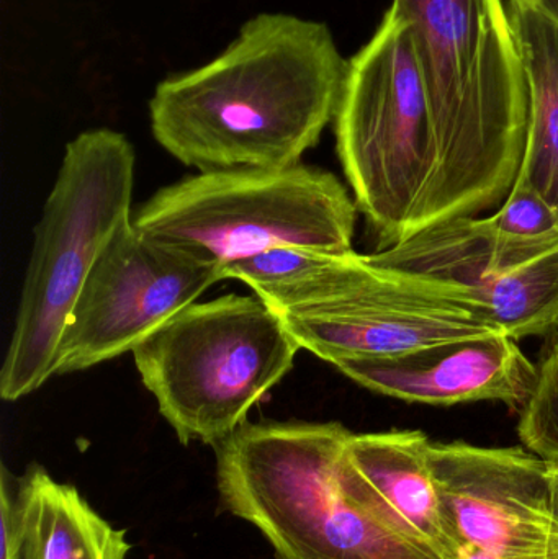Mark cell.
<instances>
[{"mask_svg": "<svg viewBox=\"0 0 558 559\" xmlns=\"http://www.w3.org/2000/svg\"><path fill=\"white\" fill-rule=\"evenodd\" d=\"M461 559H497V558L490 557V555H487V554H482V551L468 550V551H465L464 555H462Z\"/></svg>", "mask_w": 558, "mask_h": 559, "instance_id": "7402d4cb", "label": "cell"}, {"mask_svg": "<svg viewBox=\"0 0 558 559\" xmlns=\"http://www.w3.org/2000/svg\"><path fill=\"white\" fill-rule=\"evenodd\" d=\"M488 222L498 231L517 238H546L558 233L556 210L521 177Z\"/></svg>", "mask_w": 558, "mask_h": 559, "instance_id": "ac0fdd59", "label": "cell"}, {"mask_svg": "<svg viewBox=\"0 0 558 559\" xmlns=\"http://www.w3.org/2000/svg\"><path fill=\"white\" fill-rule=\"evenodd\" d=\"M222 272L183 258L124 225L102 251L62 332L56 374L88 370L133 352Z\"/></svg>", "mask_w": 558, "mask_h": 559, "instance_id": "9c48e42d", "label": "cell"}, {"mask_svg": "<svg viewBox=\"0 0 558 559\" xmlns=\"http://www.w3.org/2000/svg\"><path fill=\"white\" fill-rule=\"evenodd\" d=\"M530 91L526 150L518 177L558 215V22L543 9L508 3Z\"/></svg>", "mask_w": 558, "mask_h": 559, "instance_id": "9a60e30c", "label": "cell"}, {"mask_svg": "<svg viewBox=\"0 0 558 559\" xmlns=\"http://www.w3.org/2000/svg\"><path fill=\"white\" fill-rule=\"evenodd\" d=\"M252 292L274 309L300 350L334 367L504 334L455 286L379 267L354 251L323 254L304 274Z\"/></svg>", "mask_w": 558, "mask_h": 559, "instance_id": "ba28073f", "label": "cell"}, {"mask_svg": "<svg viewBox=\"0 0 558 559\" xmlns=\"http://www.w3.org/2000/svg\"><path fill=\"white\" fill-rule=\"evenodd\" d=\"M429 445L419 430L353 433L341 462V485L406 540L442 559H461L442 514Z\"/></svg>", "mask_w": 558, "mask_h": 559, "instance_id": "7c38bea8", "label": "cell"}, {"mask_svg": "<svg viewBox=\"0 0 558 559\" xmlns=\"http://www.w3.org/2000/svg\"><path fill=\"white\" fill-rule=\"evenodd\" d=\"M346 72L324 23L259 13L215 59L157 84L151 131L199 174L290 169L334 120Z\"/></svg>", "mask_w": 558, "mask_h": 559, "instance_id": "6da1fadb", "label": "cell"}, {"mask_svg": "<svg viewBox=\"0 0 558 559\" xmlns=\"http://www.w3.org/2000/svg\"><path fill=\"white\" fill-rule=\"evenodd\" d=\"M553 463V481H554V515L558 522V462Z\"/></svg>", "mask_w": 558, "mask_h": 559, "instance_id": "d6986e66", "label": "cell"}, {"mask_svg": "<svg viewBox=\"0 0 558 559\" xmlns=\"http://www.w3.org/2000/svg\"><path fill=\"white\" fill-rule=\"evenodd\" d=\"M408 23L435 124L419 229L504 202L526 150L530 91L503 0H392ZM416 235V233H415Z\"/></svg>", "mask_w": 558, "mask_h": 559, "instance_id": "7a4b0ae2", "label": "cell"}, {"mask_svg": "<svg viewBox=\"0 0 558 559\" xmlns=\"http://www.w3.org/2000/svg\"><path fill=\"white\" fill-rule=\"evenodd\" d=\"M442 514L459 554L558 559L553 463L523 449L429 445Z\"/></svg>", "mask_w": 558, "mask_h": 559, "instance_id": "30bf717a", "label": "cell"}, {"mask_svg": "<svg viewBox=\"0 0 558 559\" xmlns=\"http://www.w3.org/2000/svg\"><path fill=\"white\" fill-rule=\"evenodd\" d=\"M373 393L406 403L454 406L498 401L521 411L536 383L537 367L507 334L439 342L390 357L336 365Z\"/></svg>", "mask_w": 558, "mask_h": 559, "instance_id": "8fae6325", "label": "cell"}, {"mask_svg": "<svg viewBox=\"0 0 558 559\" xmlns=\"http://www.w3.org/2000/svg\"><path fill=\"white\" fill-rule=\"evenodd\" d=\"M298 350L274 309L254 293L193 302L131 354L180 443L216 447L294 368Z\"/></svg>", "mask_w": 558, "mask_h": 559, "instance_id": "8992f818", "label": "cell"}, {"mask_svg": "<svg viewBox=\"0 0 558 559\" xmlns=\"http://www.w3.org/2000/svg\"><path fill=\"white\" fill-rule=\"evenodd\" d=\"M136 154L110 128L66 146L35 228L15 328L0 373L3 401L22 400L56 377L59 344L85 280L110 239L133 222Z\"/></svg>", "mask_w": 558, "mask_h": 559, "instance_id": "277c9868", "label": "cell"}, {"mask_svg": "<svg viewBox=\"0 0 558 559\" xmlns=\"http://www.w3.org/2000/svg\"><path fill=\"white\" fill-rule=\"evenodd\" d=\"M336 150L379 251L418 233L435 179V124L408 23L387 12L347 61Z\"/></svg>", "mask_w": 558, "mask_h": 559, "instance_id": "52a82bcc", "label": "cell"}, {"mask_svg": "<svg viewBox=\"0 0 558 559\" xmlns=\"http://www.w3.org/2000/svg\"><path fill=\"white\" fill-rule=\"evenodd\" d=\"M337 423L242 424L215 447L226 511L254 525L278 559H442L347 496Z\"/></svg>", "mask_w": 558, "mask_h": 559, "instance_id": "3957f363", "label": "cell"}, {"mask_svg": "<svg viewBox=\"0 0 558 559\" xmlns=\"http://www.w3.org/2000/svg\"><path fill=\"white\" fill-rule=\"evenodd\" d=\"M536 367V383L520 411L518 433L530 452L558 462V337L546 347Z\"/></svg>", "mask_w": 558, "mask_h": 559, "instance_id": "e0dca14e", "label": "cell"}, {"mask_svg": "<svg viewBox=\"0 0 558 559\" xmlns=\"http://www.w3.org/2000/svg\"><path fill=\"white\" fill-rule=\"evenodd\" d=\"M124 534L41 466L22 478L2 466L0 559H127Z\"/></svg>", "mask_w": 558, "mask_h": 559, "instance_id": "4fadbf2b", "label": "cell"}, {"mask_svg": "<svg viewBox=\"0 0 558 559\" xmlns=\"http://www.w3.org/2000/svg\"><path fill=\"white\" fill-rule=\"evenodd\" d=\"M495 328L514 341L558 331V251L462 292Z\"/></svg>", "mask_w": 558, "mask_h": 559, "instance_id": "2e32d148", "label": "cell"}, {"mask_svg": "<svg viewBox=\"0 0 558 559\" xmlns=\"http://www.w3.org/2000/svg\"><path fill=\"white\" fill-rule=\"evenodd\" d=\"M510 2L521 7H531V9H541L544 0H510Z\"/></svg>", "mask_w": 558, "mask_h": 559, "instance_id": "44dd1931", "label": "cell"}, {"mask_svg": "<svg viewBox=\"0 0 558 559\" xmlns=\"http://www.w3.org/2000/svg\"><path fill=\"white\" fill-rule=\"evenodd\" d=\"M556 251L558 233L517 238L495 229L488 218L461 216L428 226L367 258L379 267L472 292Z\"/></svg>", "mask_w": 558, "mask_h": 559, "instance_id": "5bb4252c", "label": "cell"}, {"mask_svg": "<svg viewBox=\"0 0 558 559\" xmlns=\"http://www.w3.org/2000/svg\"><path fill=\"white\" fill-rule=\"evenodd\" d=\"M541 9H543L547 15L553 16V19L558 22V0H544Z\"/></svg>", "mask_w": 558, "mask_h": 559, "instance_id": "ffe728a7", "label": "cell"}, {"mask_svg": "<svg viewBox=\"0 0 558 559\" xmlns=\"http://www.w3.org/2000/svg\"><path fill=\"white\" fill-rule=\"evenodd\" d=\"M356 202L327 170H233L187 177L133 215L141 235L199 264L223 269L277 248L353 252Z\"/></svg>", "mask_w": 558, "mask_h": 559, "instance_id": "5b68a950", "label": "cell"}]
</instances>
